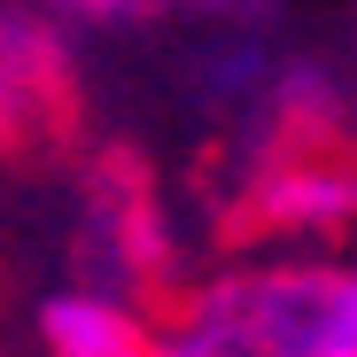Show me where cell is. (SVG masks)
Masks as SVG:
<instances>
[{"mask_svg": "<svg viewBox=\"0 0 357 357\" xmlns=\"http://www.w3.org/2000/svg\"><path fill=\"white\" fill-rule=\"evenodd\" d=\"M39 334L54 357H148V334L125 303H109V295H47L39 303Z\"/></svg>", "mask_w": 357, "mask_h": 357, "instance_id": "6da1fadb", "label": "cell"}, {"mask_svg": "<svg viewBox=\"0 0 357 357\" xmlns=\"http://www.w3.org/2000/svg\"><path fill=\"white\" fill-rule=\"evenodd\" d=\"M202 86H210V101H257V93L280 101V54H272V39L218 31V47L202 54Z\"/></svg>", "mask_w": 357, "mask_h": 357, "instance_id": "7a4b0ae2", "label": "cell"}, {"mask_svg": "<svg viewBox=\"0 0 357 357\" xmlns=\"http://www.w3.org/2000/svg\"><path fill=\"white\" fill-rule=\"evenodd\" d=\"M349 202H357V187L342 171H287V178H272V218L280 225H342Z\"/></svg>", "mask_w": 357, "mask_h": 357, "instance_id": "3957f363", "label": "cell"}, {"mask_svg": "<svg viewBox=\"0 0 357 357\" xmlns=\"http://www.w3.org/2000/svg\"><path fill=\"white\" fill-rule=\"evenodd\" d=\"M163 16H195V24H218V31H257L280 16V0H163Z\"/></svg>", "mask_w": 357, "mask_h": 357, "instance_id": "277c9868", "label": "cell"}, {"mask_svg": "<svg viewBox=\"0 0 357 357\" xmlns=\"http://www.w3.org/2000/svg\"><path fill=\"white\" fill-rule=\"evenodd\" d=\"M63 8H78V16H93V24H132V16H155L163 0H63Z\"/></svg>", "mask_w": 357, "mask_h": 357, "instance_id": "5b68a950", "label": "cell"}]
</instances>
